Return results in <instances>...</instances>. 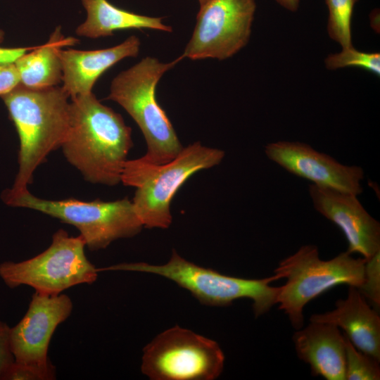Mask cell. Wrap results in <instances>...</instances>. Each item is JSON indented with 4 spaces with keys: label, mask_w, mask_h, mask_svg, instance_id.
<instances>
[{
    "label": "cell",
    "mask_w": 380,
    "mask_h": 380,
    "mask_svg": "<svg viewBox=\"0 0 380 380\" xmlns=\"http://www.w3.org/2000/svg\"><path fill=\"white\" fill-rule=\"evenodd\" d=\"M70 100V128L61 146L64 157L87 182L118 184L133 146L131 128L92 92Z\"/></svg>",
    "instance_id": "1"
},
{
    "label": "cell",
    "mask_w": 380,
    "mask_h": 380,
    "mask_svg": "<svg viewBox=\"0 0 380 380\" xmlns=\"http://www.w3.org/2000/svg\"><path fill=\"white\" fill-rule=\"evenodd\" d=\"M17 130L20 146L18 171L2 200L28 191L36 169L64 143L70 128V96L54 86L32 89L19 84L1 96Z\"/></svg>",
    "instance_id": "2"
},
{
    "label": "cell",
    "mask_w": 380,
    "mask_h": 380,
    "mask_svg": "<svg viewBox=\"0 0 380 380\" xmlns=\"http://www.w3.org/2000/svg\"><path fill=\"white\" fill-rule=\"evenodd\" d=\"M224 157L222 150L198 141L183 147L166 163L153 164L142 157L127 160L121 182L136 189L132 202L143 226L168 228L172 220L170 203L177 191L191 176L217 165Z\"/></svg>",
    "instance_id": "3"
},
{
    "label": "cell",
    "mask_w": 380,
    "mask_h": 380,
    "mask_svg": "<svg viewBox=\"0 0 380 380\" xmlns=\"http://www.w3.org/2000/svg\"><path fill=\"white\" fill-rule=\"evenodd\" d=\"M170 63L146 57L122 71L111 82L107 99L121 106L140 128L147 145L142 158L160 165L174 159L182 150L172 125L157 102L156 89L163 75L183 59Z\"/></svg>",
    "instance_id": "4"
},
{
    "label": "cell",
    "mask_w": 380,
    "mask_h": 380,
    "mask_svg": "<svg viewBox=\"0 0 380 380\" xmlns=\"http://www.w3.org/2000/svg\"><path fill=\"white\" fill-rule=\"evenodd\" d=\"M365 261L364 258H353L348 251L323 260L316 246H301L274 270L277 280H286L277 298L278 308L288 315L295 329L302 328L303 309L310 301L339 284L357 288L362 285Z\"/></svg>",
    "instance_id": "5"
},
{
    "label": "cell",
    "mask_w": 380,
    "mask_h": 380,
    "mask_svg": "<svg viewBox=\"0 0 380 380\" xmlns=\"http://www.w3.org/2000/svg\"><path fill=\"white\" fill-rule=\"evenodd\" d=\"M100 270L133 271L160 275L188 290L201 303L206 305L227 306L236 300L249 298L253 301L256 317L277 304L280 289V286H270L271 282L277 280L274 275L251 279L222 274L186 260L175 250L169 261L163 265L120 263Z\"/></svg>",
    "instance_id": "6"
},
{
    "label": "cell",
    "mask_w": 380,
    "mask_h": 380,
    "mask_svg": "<svg viewBox=\"0 0 380 380\" xmlns=\"http://www.w3.org/2000/svg\"><path fill=\"white\" fill-rule=\"evenodd\" d=\"M3 201L10 206L34 210L74 226L91 251L105 248L119 239L134 236L144 227L127 198L113 201L47 200L27 191Z\"/></svg>",
    "instance_id": "7"
},
{
    "label": "cell",
    "mask_w": 380,
    "mask_h": 380,
    "mask_svg": "<svg viewBox=\"0 0 380 380\" xmlns=\"http://www.w3.org/2000/svg\"><path fill=\"white\" fill-rule=\"evenodd\" d=\"M85 247L80 235L71 236L60 229L42 253L18 262L0 264V277L11 289L25 285L35 292L50 296L62 293L76 285L92 284L99 270L87 258Z\"/></svg>",
    "instance_id": "8"
},
{
    "label": "cell",
    "mask_w": 380,
    "mask_h": 380,
    "mask_svg": "<svg viewBox=\"0 0 380 380\" xmlns=\"http://www.w3.org/2000/svg\"><path fill=\"white\" fill-rule=\"evenodd\" d=\"M224 362L217 342L176 326L144 348L141 368L153 380H214L222 372Z\"/></svg>",
    "instance_id": "9"
},
{
    "label": "cell",
    "mask_w": 380,
    "mask_h": 380,
    "mask_svg": "<svg viewBox=\"0 0 380 380\" xmlns=\"http://www.w3.org/2000/svg\"><path fill=\"white\" fill-rule=\"evenodd\" d=\"M255 8V0H209L200 6L183 57L224 60L236 54L249 40Z\"/></svg>",
    "instance_id": "10"
},
{
    "label": "cell",
    "mask_w": 380,
    "mask_h": 380,
    "mask_svg": "<svg viewBox=\"0 0 380 380\" xmlns=\"http://www.w3.org/2000/svg\"><path fill=\"white\" fill-rule=\"evenodd\" d=\"M72 308L71 298L64 293L50 296L35 292L23 317L11 327L14 361L37 371L44 380L55 379L49 346L56 329L70 317Z\"/></svg>",
    "instance_id": "11"
},
{
    "label": "cell",
    "mask_w": 380,
    "mask_h": 380,
    "mask_svg": "<svg viewBox=\"0 0 380 380\" xmlns=\"http://www.w3.org/2000/svg\"><path fill=\"white\" fill-rule=\"evenodd\" d=\"M267 157L284 170L312 184L359 195L364 171L361 167L343 165L330 156L298 141H280L265 147Z\"/></svg>",
    "instance_id": "12"
},
{
    "label": "cell",
    "mask_w": 380,
    "mask_h": 380,
    "mask_svg": "<svg viewBox=\"0 0 380 380\" xmlns=\"http://www.w3.org/2000/svg\"><path fill=\"white\" fill-rule=\"evenodd\" d=\"M309 194L315 209L343 232L349 253H358L367 260L380 251V224L356 195L314 184L309 185Z\"/></svg>",
    "instance_id": "13"
},
{
    "label": "cell",
    "mask_w": 380,
    "mask_h": 380,
    "mask_svg": "<svg viewBox=\"0 0 380 380\" xmlns=\"http://www.w3.org/2000/svg\"><path fill=\"white\" fill-rule=\"evenodd\" d=\"M140 40L132 35L113 47L97 50L61 49L62 88L70 99L92 92L98 78L109 68L127 57H136Z\"/></svg>",
    "instance_id": "14"
},
{
    "label": "cell",
    "mask_w": 380,
    "mask_h": 380,
    "mask_svg": "<svg viewBox=\"0 0 380 380\" xmlns=\"http://www.w3.org/2000/svg\"><path fill=\"white\" fill-rule=\"evenodd\" d=\"M292 339L298 358L310 365L313 376L346 380L345 341L338 327L310 321Z\"/></svg>",
    "instance_id": "15"
},
{
    "label": "cell",
    "mask_w": 380,
    "mask_h": 380,
    "mask_svg": "<svg viewBox=\"0 0 380 380\" xmlns=\"http://www.w3.org/2000/svg\"><path fill=\"white\" fill-rule=\"evenodd\" d=\"M335 309L314 314L311 322L341 327L359 350L380 360V317L366 302L358 289L349 286L347 297L335 303Z\"/></svg>",
    "instance_id": "16"
},
{
    "label": "cell",
    "mask_w": 380,
    "mask_h": 380,
    "mask_svg": "<svg viewBox=\"0 0 380 380\" xmlns=\"http://www.w3.org/2000/svg\"><path fill=\"white\" fill-rule=\"evenodd\" d=\"M77 42L74 37H65L60 27L56 28L46 44L35 46L14 62L20 84L32 89L57 86L63 77L60 51L63 47L73 46Z\"/></svg>",
    "instance_id": "17"
},
{
    "label": "cell",
    "mask_w": 380,
    "mask_h": 380,
    "mask_svg": "<svg viewBox=\"0 0 380 380\" xmlns=\"http://www.w3.org/2000/svg\"><path fill=\"white\" fill-rule=\"evenodd\" d=\"M87 11L86 20L76 29L78 36L96 39L113 35L125 29H153L171 32L161 18L139 15L113 5L108 0H81Z\"/></svg>",
    "instance_id": "18"
},
{
    "label": "cell",
    "mask_w": 380,
    "mask_h": 380,
    "mask_svg": "<svg viewBox=\"0 0 380 380\" xmlns=\"http://www.w3.org/2000/svg\"><path fill=\"white\" fill-rule=\"evenodd\" d=\"M329 10L327 32L343 48L353 46L351 18L357 0H325Z\"/></svg>",
    "instance_id": "19"
},
{
    "label": "cell",
    "mask_w": 380,
    "mask_h": 380,
    "mask_svg": "<svg viewBox=\"0 0 380 380\" xmlns=\"http://www.w3.org/2000/svg\"><path fill=\"white\" fill-rule=\"evenodd\" d=\"M346 350V380L380 379L379 361L359 350L343 334Z\"/></svg>",
    "instance_id": "20"
},
{
    "label": "cell",
    "mask_w": 380,
    "mask_h": 380,
    "mask_svg": "<svg viewBox=\"0 0 380 380\" xmlns=\"http://www.w3.org/2000/svg\"><path fill=\"white\" fill-rule=\"evenodd\" d=\"M325 65L328 70H332L346 67H357L379 75L380 54L360 51L353 46L343 48L341 52L328 56L325 59Z\"/></svg>",
    "instance_id": "21"
},
{
    "label": "cell",
    "mask_w": 380,
    "mask_h": 380,
    "mask_svg": "<svg viewBox=\"0 0 380 380\" xmlns=\"http://www.w3.org/2000/svg\"><path fill=\"white\" fill-rule=\"evenodd\" d=\"M361 294L376 308L380 306V251L366 260L364 280L357 288Z\"/></svg>",
    "instance_id": "22"
},
{
    "label": "cell",
    "mask_w": 380,
    "mask_h": 380,
    "mask_svg": "<svg viewBox=\"0 0 380 380\" xmlns=\"http://www.w3.org/2000/svg\"><path fill=\"white\" fill-rule=\"evenodd\" d=\"M10 331L11 327L0 320V380L14 361L11 348Z\"/></svg>",
    "instance_id": "23"
},
{
    "label": "cell",
    "mask_w": 380,
    "mask_h": 380,
    "mask_svg": "<svg viewBox=\"0 0 380 380\" xmlns=\"http://www.w3.org/2000/svg\"><path fill=\"white\" fill-rule=\"evenodd\" d=\"M20 84V75L15 63H0V96H2Z\"/></svg>",
    "instance_id": "24"
},
{
    "label": "cell",
    "mask_w": 380,
    "mask_h": 380,
    "mask_svg": "<svg viewBox=\"0 0 380 380\" xmlns=\"http://www.w3.org/2000/svg\"><path fill=\"white\" fill-rule=\"evenodd\" d=\"M4 32L0 30V44L4 41ZM34 47L2 48L0 47V63H14L18 58Z\"/></svg>",
    "instance_id": "25"
},
{
    "label": "cell",
    "mask_w": 380,
    "mask_h": 380,
    "mask_svg": "<svg viewBox=\"0 0 380 380\" xmlns=\"http://www.w3.org/2000/svg\"><path fill=\"white\" fill-rule=\"evenodd\" d=\"M281 6L291 12L298 9L300 0H275Z\"/></svg>",
    "instance_id": "26"
},
{
    "label": "cell",
    "mask_w": 380,
    "mask_h": 380,
    "mask_svg": "<svg viewBox=\"0 0 380 380\" xmlns=\"http://www.w3.org/2000/svg\"><path fill=\"white\" fill-rule=\"evenodd\" d=\"M371 26L377 30V24H379V10L374 9L370 14Z\"/></svg>",
    "instance_id": "27"
},
{
    "label": "cell",
    "mask_w": 380,
    "mask_h": 380,
    "mask_svg": "<svg viewBox=\"0 0 380 380\" xmlns=\"http://www.w3.org/2000/svg\"><path fill=\"white\" fill-rule=\"evenodd\" d=\"M199 4H200V6L204 5L205 4H206L209 0H198Z\"/></svg>",
    "instance_id": "28"
}]
</instances>
